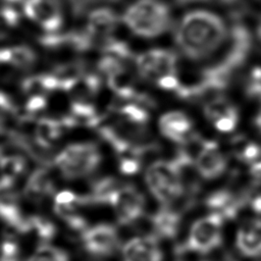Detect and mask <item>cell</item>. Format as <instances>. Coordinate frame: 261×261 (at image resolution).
I'll return each instance as SVG.
<instances>
[{
    "mask_svg": "<svg viewBox=\"0 0 261 261\" xmlns=\"http://www.w3.org/2000/svg\"><path fill=\"white\" fill-rule=\"evenodd\" d=\"M1 216L3 220L10 226L14 227L19 232H28L33 229V224L31 217L24 218L22 217L17 205L14 201L8 197L7 199L3 198L0 206Z\"/></svg>",
    "mask_w": 261,
    "mask_h": 261,
    "instance_id": "e0dca14e",
    "label": "cell"
},
{
    "mask_svg": "<svg viewBox=\"0 0 261 261\" xmlns=\"http://www.w3.org/2000/svg\"><path fill=\"white\" fill-rule=\"evenodd\" d=\"M53 192V185L49 178V174L45 169H37L30 176L25 194L31 198H40L50 195Z\"/></svg>",
    "mask_w": 261,
    "mask_h": 261,
    "instance_id": "44dd1931",
    "label": "cell"
},
{
    "mask_svg": "<svg viewBox=\"0 0 261 261\" xmlns=\"http://www.w3.org/2000/svg\"><path fill=\"white\" fill-rule=\"evenodd\" d=\"M45 106H46V99L41 95H35L31 97L30 100L27 102L25 108L28 111L34 112V111H38L45 108Z\"/></svg>",
    "mask_w": 261,
    "mask_h": 261,
    "instance_id": "1f68e13d",
    "label": "cell"
},
{
    "mask_svg": "<svg viewBox=\"0 0 261 261\" xmlns=\"http://www.w3.org/2000/svg\"><path fill=\"white\" fill-rule=\"evenodd\" d=\"M63 124L57 119L44 117L41 118L36 127V142L42 148H49L51 143L59 138L61 135Z\"/></svg>",
    "mask_w": 261,
    "mask_h": 261,
    "instance_id": "ffe728a7",
    "label": "cell"
},
{
    "mask_svg": "<svg viewBox=\"0 0 261 261\" xmlns=\"http://www.w3.org/2000/svg\"><path fill=\"white\" fill-rule=\"evenodd\" d=\"M255 126L261 134V106H260V108L256 114V117H255Z\"/></svg>",
    "mask_w": 261,
    "mask_h": 261,
    "instance_id": "d6a6232c",
    "label": "cell"
},
{
    "mask_svg": "<svg viewBox=\"0 0 261 261\" xmlns=\"http://www.w3.org/2000/svg\"><path fill=\"white\" fill-rule=\"evenodd\" d=\"M204 113L212 123L226 118L239 120L237 107L231 102L220 96L212 98L205 104Z\"/></svg>",
    "mask_w": 261,
    "mask_h": 261,
    "instance_id": "2e32d148",
    "label": "cell"
},
{
    "mask_svg": "<svg viewBox=\"0 0 261 261\" xmlns=\"http://www.w3.org/2000/svg\"><path fill=\"white\" fill-rule=\"evenodd\" d=\"M31 220H32L33 228L36 229L41 240L49 241L54 237L56 232V227L50 220L38 215L31 217Z\"/></svg>",
    "mask_w": 261,
    "mask_h": 261,
    "instance_id": "d4e9b609",
    "label": "cell"
},
{
    "mask_svg": "<svg viewBox=\"0 0 261 261\" xmlns=\"http://www.w3.org/2000/svg\"><path fill=\"white\" fill-rule=\"evenodd\" d=\"M256 2H258V3H260L261 4V0H255Z\"/></svg>",
    "mask_w": 261,
    "mask_h": 261,
    "instance_id": "8d00e7d4",
    "label": "cell"
},
{
    "mask_svg": "<svg viewBox=\"0 0 261 261\" xmlns=\"http://www.w3.org/2000/svg\"><path fill=\"white\" fill-rule=\"evenodd\" d=\"M120 22V15L108 6H97L92 8L85 21V28L96 39H108L114 33Z\"/></svg>",
    "mask_w": 261,
    "mask_h": 261,
    "instance_id": "30bf717a",
    "label": "cell"
},
{
    "mask_svg": "<svg viewBox=\"0 0 261 261\" xmlns=\"http://www.w3.org/2000/svg\"><path fill=\"white\" fill-rule=\"evenodd\" d=\"M28 261H68V256L61 249L41 245Z\"/></svg>",
    "mask_w": 261,
    "mask_h": 261,
    "instance_id": "603a6c76",
    "label": "cell"
},
{
    "mask_svg": "<svg viewBox=\"0 0 261 261\" xmlns=\"http://www.w3.org/2000/svg\"><path fill=\"white\" fill-rule=\"evenodd\" d=\"M119 169L123 174H135L140 169V162L134 157H123L120 160Z\"/></svg>",
    "mask_w": 261,
    "mask_h": 261,
    "instance_id": "f1b7e54d",
    "label": "cell"
},
{
    "mask_svg": "<svg viewBox=\"0 0 261 261\" xmlns=\"http://www.w3.org/2000/svg\"><path fill=\"white\" fill-rule=\"evenodd\" d=\"M143 196L129 185H122L110 199V203L116 211L119 223L127 224L137 220L144 210Z\"/></svg>",
    "mask_w": 261,
    "mask_h": 261,
    "instance_id": "ba28073f",
    "label": "cell"
},
{
    "mask_svg": "<svg viewBox=\"0 0 261 261\" xmlns=\"http://www.w3.org/2000/svg\"><path fill=\"white\" fill-rule=\"evenodd\" d=\"M219 1L223 4H232V3H236L238 0H219Z\"/></svg>",
    "mask_w": 261,
    "mask_h": 261,
    "instance_id": "d590c367",
    "label": "cell"
},
{
    "mask_svg": "<svg viewBox=\"0 0 261 261\" xmlns=\"http://www.w3.org/2000/svg\"><path fill=\"white\" fill-rule=\"evenodd\" d=\"M156 83L160 88L165 89V90H174L175 91L180 86V84L178 83V80L173 74L162 76Z\"/></svg>",
    "mask_w": 261,
    "mask_h": 261,
    "instance_id": "4dcf8cb0",
    "label": "cell"
},
{
    "mask_svg": "<svg viewBox=\"0 0 261 261\" xmlns=\"http://www.w3.org/2000/svg\"><path fill=\"white\" fill-rule=\"evenodd\" d=\"M233 152L238 159L249 163H255L261 157V147L253 141L244 138L236 140Z\"/></svg>",
    "mask_w": 261,
    "mask_h": 261,
    "instance_id": "7402d4cb",
    "label": "cell"
},
{
    "mask_svg": "<svg viewBox=\"0 0 261 261\" xmlns=\"http://www.w3.org/2000/svg\"><path fill=\"white\" fill-rule=\"evenodd\" d=\"M198 172L207 179L220 176L227 165L225 156L221 153L218 145L214 141H204L203 148L196 159Z\"/></svg>",
    "mask_w": 261,
    "mask_h": 261,
    "instance_id": "8fae6325",
    "label": "cell"
},
{
    "mask_svg": "<svg viewBox=\"0 0 261 261\" xmlns=\"http://www.w3.org/2000/svg\"><path fill=\"white\" fill-rule=\"evenodd\" d=\"M146 182L152 194L162 204H169L184 193L182 173L172 161H157L149 166Z\"/></svg>",
    "mask_w": 261,
    "mask_h": 261,
    "instance_id": "3957f363",
    "label": "cell"
},
{
    "mask_svg": "<svg viewBox=\"0 0 261 261\" xmlns=\"http://www.w3.org/2000/svg\"><path fill=\"white\" fill-rule=\"evenodd\" d=\"M2 175L14 178L24 169V159L18 156L2 157L1 160Z\"/></svg>",
    "mask_w": 261,
    "mask_h": 261,
    "instance_id": "484cf974",
    "label": "cell"
},
{
    "mask_svg": "<svg viewBox=\"0 0 261 261\" xmlns=\"http://www.w3.org/2000/svg\"><path fill=\"white\" fill-rule=\"evenodd\" d=\"M222 221L223 216L216 212L197 220L191 228L187 244L178 247L177 252L181 253L191 250L200 253H208L220 246L222 241Z\"/></svg>",
    "mask_w": 261,
    "mask_h": 261,
    "instance_id": "8992f818",
    "label": "cell"
},
{
    "mask_svg": "<svg viewBox=\"0 0 261 261\" xmlns=\"http://www.w3.org/2000/svg\"><path fill=\"white\" fill-rule=\"evenodd\" d=\"M122 187L118 180L112 177L102 178L96 181L93 186L92 193L89 196L82 197L81 204L90 203H110L114 193Z\"/></svg>",
    "mask_w": 261,
    "mask_h": 261,
    "instance_id": "ac0fdd59",
    "label": "cell"
},
{
    "mask_svg": "<svg viewBox=\"0 0 261 261\" xmlns=\"http://www.w3.org/2000/svg\"><path fill=\"white\" fill-rule=\"evenodd\" d=\"M237 248L246 257H261V220L244 224L237 234Z\"/></svg>",
    "mask_w": 261,
    "mask_h": 261,
    "instance_id": "5bb4252c",
    "label": "cell"
},
{
    "mask_svg": "<svg viewBox=\"0 0 261 261\" xmlns=\"http://www.w3.org/2000/svg\"><path fill=\"white\" fill-rule=\"evenodd\" d=\"M120 22L134 36L152 40L173 27L172 11L164 0H133L122 10Z\"/></svg>",
    "mask_w": 261,
    "mask_h": 261,
    "instance_id": "7a4b0ae2",
    "label": "cell"
},
{
    "mask_svg": "<svg viewBox=\"0 0 261 261\" xmlns=\"http://www.w3.org/2000/svg\"><path fill=\"white\" fill-rule=\"evenodd\" d=\"M84 248L94 256H109L118 247L116 229L110 224H98L82 233Z\"/></svg>",
    "mask_w": 261,
    "mask_h": 261,
    "instance_id": "9c48e42d",
    "label": "cell"
},
{
    "mask_svg": "<svg viewBox=\"0 0 261 261\" xmlns=\"http://www.w3.org/2000/svg\"><path fill=\"white\" fill-rule=\"evenodd\" d=\"M23 17L44 34L61 32L65 15L58 0H23L20 4Z\"/></svg>",
    "mask_w": 261,
    "mask_h": 261,
    "instance_id": "5b68a950",
    "label": "cell"
},
{
    "mask_svg": "<svg viewBox=\"0 0 261 261\" xmlns=\"http://www.w3.org/2000/svg\"><path fill=\"white\" fill-rule=\"evenodd\" d=\"M18 246L9 239H5L2 244V258L1 261H18Z\"/></svg>",
    "mask_w": 261,
    "mask_h": 261,
    "instance_id": "83f0119b",
    "label": "cell"
},
{
    "mask_svg": "<svg viewBox=\"0 0 261 261\" xmlns=\"http://www.w3.org/2000/svg\"><path fill=\"white\" fill-rule=\"evenodd\" d=\"M123 261H162V252L155 236L130 239L122 249Z\"/></svg>",
    "mask_w": 261,
    "mask_h": 261,
    "instance_id": "7c38bea8",
    "label": "cell"
},
{
    "mask_svg": "<svg viewBox=\"0 0 261 261\" xmlns=\"http://www.w3.org/2000/svg\"><path fill=\"white\" fill-rule=\"evenodd\" d=\"M173 41L188 59L200 61L209 58L228 41L230 29L218 11L197 6L185 10L172 27Z\"/></svg>",
    "mask_w": 261,
    "mask_h": 261,
    "instance_id": "6da1fadb",
    "label": "cell"
},
{
    "mask_svg": "<svg viewBox=\"0 0 261 261\" xmlns=\"http://www.w3.org/2000/svg\"><path fill=\"white\" fill-rule=\"evenodd\" d=\"M179 221V214L169 210L168 208L160 210L152 217V223L156 234L163 238L174 237L178 230Z\"/></svg>",
    "mask_w": 261,
    "mask_h": 261,
    "instance_id": "d6986e66",
    "label": "cell"
},
{
    "mask_svg": "<svg viewBox=\"0 0 261 261\" xmlns=\"http://www.w3.org/2000/svg\"><path fill=\"white\" fill-rule=\"evenodd\" d=\"M101 161L96 145L72 144L64 148L55 158V163L65 178H77L94 171Z\"/></svg>",
    "mask_w": 261,
    "mask_h": 261,
    "instance_id": "277c9868",
    "label": "cell"
},
{
    "mask_svg": "<svg viewBox=\"0 0 261 261\" xmlns=\"http://www.w3.org/2000/svg\"><path fill=\"white\" fill-rule=\"evenodd\" d=\"M122 118L135 125L142 126L148 120V112L146 109L137 104H126L119 109Z\"/></svg>",
    "mask_w": 261,
    "mask_h": 261,
    "instance_id": "cb8c5ba5",
    "label": "cell"
},
{
    "mask_svg": "<svg viewBox=\"0 0 261 261\" xmlns=\"http://www.w3.org/2000/svg\"><path fill=\"white\" fill-rule=\"evenodd\" d=\"M23 17L21 9H17L16 5L5 4L2 5V21L7 28H15L19 24Z\"/></svg>",
    "mask_w": 261,
    "mask_h": 261,
    "instance_id": "4316f807",
    "label": "cell"
},
{
    "mask_svg": "<svg viewBox=\"0 0 261 261\" xmlns=\"http://www.w3.org/2000/svg\"><path fill=\"white\" fill-rule=\"evenodd\" d=\"M159 127L166 138L176 142L186 144L194 134L191 133L192 122L182 112L172 111L161 116Z\"/></svg>",
    "mask_w": 261,
    "mask_h": 261,
    "instance_id": "4fadbf2b",
    "label": "cell"
},
{
    "mask_svg": "<svg viewBox=\"0 0 261 261\" xmlns=\"http://www.w3.org/2000/svg\"><path fill=\"white\" fill-rule=\"evenodd\" d=\"M257 36H258L259 40L261 41V21H260L259 24L257 25Z\"/></svg>",
    "mask_w": 261,
    "mask_h": 261,
    "instance_id": "e575fe53",
    "label": "cell"
},
{
    "mask_svg": "<svg viewBox=\"0 0 261 261\" xmlns=\"http://www.w3.org/2000/svg\"><path fill=\"white\" fill-rule=\"evenodd\" d=\"M135 63L144 79L157 82L162 76L176 73L177 55L169 49L153 48L138 55Z\"/></svg>",
    "mask_w": 261,
    "mask_h": 261,
    "instance_id": "52a82bcc",
    "label": "cell"
},
{
    "mask_svg": "<svg viewBox=\"0 0 261 261\" xmlns=\"http://www.w3.org/2000/svg\"><path fill=\"white\" fill-rule=\"evenodd\" d=\"M81 197L76 196L70 191H61L55 196V203L57 204H76L80 205Z\"/></svg>",
    "mask_w": 261,
    "mask_h": 261,
    "instance_id": "f546056e",
    "label": "cell"
},
{
    "mask_svg": "<svg viewBox=\"0 0 261 261\" xmlns=\"http://www.w3.org/2000/svg\"><path fill=\"white\" fill-rule=\"evenodd\" d=\"M23 0H2L3 3L5 4H12V5H16V4H21Z\"/></svg>",
    "mask_w": 261,
    "mask_h": 261,
    "instance_id": "836d02e7",
    "label": "cell"
},
{
    "mask_svg": "<svg viewBox=\"0 0 261 261\" xmlns=\"http://www.w3.org/2000/svg\"><path fill=\"white\" fill-rule=\"evenodd\" d=\"M0 59L3 63H9L14 67L30 68L37 59L35 51L27 45H14L2 48Z\"/></svg>",
    "mask_w": 261,
    "mask_h": 261,
    "instance_id": "9a60e30c",
    "label": "cell"
}]
</instances>
